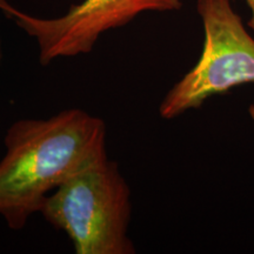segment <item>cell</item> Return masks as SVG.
Returning a JSON list of instances; mask_svg holds the SVG:
<instances>
[{
	"label": "cell",
	"mask_w": 254,
	"mask_h": 254,
	"mask_svg": "<svg viewBox=\"0 0 254 254\" xmlns=\"http://www.w3.org/2000/svg\"><path fill=\"white\" fill-rule=\"evenodd\" d=\"M4 144L0 217L20 231L53 190L106 153V125L86 111L67 109L46 119L18 120L6 131Z\"/></svg>",
	"instance_id": "1"
},
{
	"label": "cell",
	"mask_w": 254,
	"mask_h": 254,
	"mask_svg": "<svg viewBox=\"0 0 254 254\" xmlns=\"http://www.w3.org/2000/svg\"><path fill=\"white\" fill-rule=\"evenodd\" d=\"M2 57H4V53H2V44H1V40H0V65H1Z\"/></svg>",
	"instance_id": "7"
},
{
	"label": "cell",
	"mask_w": 254,
	"mask_h": 254,
	"mask_svg": "<svg viewBox=\"0 0 254 254\" xmlns=\"http://www.w3.org/2000/svg\"><path fill=\"white\" fill-rule=\"evenodd\" d=\"M12 7H13V6H12L11 4H8L7 0H0V9H1V11L4 12L5 14L7 13V12H8L9 9H11Z\"/></svg>",
	"instance_id": "6"
},
{
	"label": "cell",
	"mask_w": 254,
	"mask_h": 254,
	"mask_svg": "<svg viewBox=\"0 0 254 254\" xmlns=\"http://www.w3.org/2000/svg\"><path fill=\"white\" fill-rule=\"evenodd\" d=\"M245 1L251 9V18L250 20L247 21V25H249L250 28H252L254 31V0H245Z\"/></svg>",
	"instance_id": "5"
},
{
	"label": "cell",
	"mask_w": 254,
	"mask_h": 254,
	"mask_svg": "<svg viewBox=\"0 0 254 254\" xmlns=\"http://www.w3.org/2000/svg\"><path fill=\"white\" fill-rule=\"evenodd\" d=\"M40 214L71 240L75 254H134L128 237L131 189L107 153L47 196Z\"/></svg>",
	"instance_id": "2"
},
{
	"label": "cell",
	"mask_w": 254,
	"mask_h": 254,
	"mask_svg": "<svg viewBox=\"0 0 254 254\" xmlns=\"http://www.w3.org/2000/svg\"><path fill=\"white\" fill-rule=\"evenodd\" d=\"M204 45L194 67L165 95L159 113L171 120L196 110L213 95L254 82V39L231 0H198Z\"/></svg>",
	"instance_id": "3"
},
{
	"label": "cell",
	"mask_w": 254,
	"mask_h": 254,
	"mask_svg": "<svg viewBox=\"0 0 254 254\" xmlns=\"http://www.w3.org/2000/svg\"><path fill=\"white\" fill-rule=\"evenodd\" d=\"M182 5V0H82L56 18L34 17L14 7L6 15L37 40L40 64L47 65L90 53L104 33L125 26L139 14L178 11Z\"/></svg>",
	"instance_id": "4"
},
{
	"label": "cell",
	"mask_w": 254,
	"mask_h": 254,
	"mask_svg": "<svg viewBox=\"0 0 254 254\" xmlns=\"http://www.w3.org/2000/svg\"><path fill=\"white\" fill-rule=\"evenodd\" d=\"M250 112H251V116H252V118L254 119V106H253V107H251Z\"/></svg>",
	"instance_id": "8"
}]
</instances>
